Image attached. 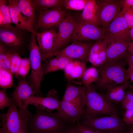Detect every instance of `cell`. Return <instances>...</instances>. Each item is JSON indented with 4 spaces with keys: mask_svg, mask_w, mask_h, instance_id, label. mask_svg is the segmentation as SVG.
I'll return each instance as SVG.
<instances>
[{
    "mask_svg": "<svg viewBox=\"0 0 133 133\" xmlns=\"http://www.w3.org/2000/svg\"><path fill=\"white\" fill-rule=\"evenodd\" d=\"M36 112L29 122L28 133H64L67 122L54 113L35 107Z\"/></svg>",
    "mask_w": 133,
    "mask_h": 133,
    "instance_id": "6da1fadb",
    "label": "cell"
},
{
    "mask_svg": "<svg viewBox=\"0 0 133 133\" xmlns=\"http://www.w3.org/2000/svg\"><path fill=\"white\" fill-rule=\"evenodd\" d=\"M86 87L87 102L83 117L85 119L100 116H111L116 113L117 108L105 95L98 92L90 85Z\"/></svg>",
    "mask_w": 133,
    "mask_h": 133,
    "instance_id": "7a4b0ae2",
    "label": "cell"
},
{
    "mask_svg": "<svg viewBox=\"0 0 133 133\" xmlns=\"http://www.w3.org/2000/svg\"><path fill=\"white\" fill-rule=\"evenodd\" d=\"M124 59L117 62H107L97 67L100 77L96 82L97 87L106 90L110 87L122 84L127 80L125 68L126 62Z\"/></svg>",
    "mask_w": 133,
    "mask_h": 133,
    "instance_id": "3957f363",
    "label": "cell"
},
{
    "mask_svg": "<svg viewBox=\"0 0 133 133\" xmlns=\"http://www.w3.org/2000/svg\"><path fill=\"white\" fill-rule=\"evenodd\" d=\"M82 124L100 133H124L126 124L116 113L87 118Z\"/></svg>",
    "mask_w": 133,
    "mask_h": 133,
    "instance_id": "277c9868",
    "label": "cell"
},
{
    "mask_svg": "<svg viewBox=\"0 0 133 133\" xmlns=\"http://www.w3.org/2000/svg\"><path fill=\"white\" fill-rule=\"evenodd\" d=\"M11 103L5 114H0V126L7 133H28L30 118L24 116L10 98Z\"/></svg>",
    "mask_w": 133,
    "mask_h": 133,
    "instance_id": "5b68a950",
    "label": "cell"
},
{
    "mask_svg": "<svg viewBox=\"0 0 133 133\" xmlns=\"http://www.w3.org/2000/svg\"><path fill=\"white\" fill-rule=\"evenodd\" d=\"M30 46V56L31 72V84L30 85L35 92L36 96L42 97L40 85L44 74L42 67V57L40 49L37 44L36 35L31 33Z\"/></svg>",
    "mask_w": 133,
    "mask_h": 133,
    "instance_id": "8992f818",
    "label": "cell"
},
{
    "mask_svg": "<svg viewBox=\"0 0 133 133\" xmlns=\"http://www.w3.org/2000/svg\"><path fill=\"white\" fill-rule=\"evenodd\" d=\"M98 6V16L100 26L105 29L122 10L124 0L96 1Z\"/></svg>",
    "mask_w": 133,
    "mask_h": 133,
    "instance_id": "52a82bcc",
    "label": "cell"
},
{
    "mask_svg": "<svg viewBox=\"0 0 133 133\" xmlns=\"http://www.w3.org/2000/svg\"><path fill=\"white\" fill-rule=\"evenodd\" d=\"M77 22L70 14L67 15L59 25L55 42L51 52L46 59L54 56V54L62 49L71 41V37Z\"/></svg>",
    "mask_w": 133,
    "mask_h": 133,
    "instance_id": "ba28073f",
    "label": "cell"
},
{
    "mask_svg": "<svg viewBox=\"0 0 133 133\" xmlns=\"http://www.w3.org/2000/svg\"><path fill=\"white\" fill-rule=\"evenodd\" d=\"M105 38L104 31L99 26L79 21L77 22L71 41L86 42Z\"/></svg>",
    "mask_w": 133,
    "mask_h": 133,
    "instance_id": "9c48e42d",
    "label": "cell"
},
{
    "mask_svg": "<svg viewBox=\"0 0 133 133\" xmlns=\"http://www.w3.org/2000/svg\"><path fill=\"white\" fill-rule=\"evenodd\" d=\"M18 78V82L14 91L9 94L16 104L20 112L25 117L30 119L32 115L27 109L26 102L35 92L25 79Z\"/></svg>",
    "mask_w": 133,
    "mask_h": 133,
    "instance_id": "30bf717a",
    "label": "cell"
},
{
    "mask_svg": "<svg viewBox=\"0 0 133 133\" xmlns=\"http://www.w3.org/2000/svg\"><path fill=\"white\" fill-rule=\"evenodd\" d=\"M130 29L123 17L122 10L103 30L105 38H110L129 43L131 40Z\"/></svg>",
    "mask_w": 133,
    "mask_h": 133,
    "instance_id": "8fae6325",
    "label": "cell"
},
{
    "mask_svg": "<svg viewBox=\"0 0 133 133\" xmlns=\"http://www.w3.org/2000/svg\"><path fill=\"white\" fill-rule=\"evenodd\" d=\"M67 14L61 7L41 11L36 29L40 28L45 31L58 27Z\"/></svg>",
    "mask_w": 133,
    "mask_h": 133,
    "instance_id": "7c38bea8",
    "label": "cell"
},
{
    "mask_svg": "<svg viewBox=\"0 0 133 133\" xmlns=\"http://www.w3.org/2000/svg\"><path fill=\"white\" fill-rule=\"evenodd\" d=\"M92 42L74 41L70 45L55 53L54 56H63L86 63Z\"/></svg>",
    "mask_w": 133,
    "mask_h": 133,
    "instance_id": "4fadbf2b",
    "label": "cell"
},
{
    "mask_svg": "<svg viewBox=\"0 0 133 133\" xmlns=\"http://www.w3.org/2000/svg\"><path fill=\"white\" fill-rule=\"evenodd\" d=\"M59 96L57 91L54 89L50 90L46 97L35 96H32L29 97L26 102L28 106L33 105L47 112H52L55 110H57L60 103Z\"/></svg>",
    "mask_w": 133,
    "mask_h": 133,
    "instance_id": "5bb4252c",
    "label": "cell"
},
{
    "mask_svg": "<svg viewBox=\"0 0 133 133\" xmlns=\"http://www.w3.org/2000/svg\"><path fill=\"white\" fill-rule=\"evenodd\" d=\"M62 100L71 103L84 112L87 102L85 86L68 83Z\"/></svg>",
    "mask_w": 133,
    "mask_h": 133,
    "instance_id": "9a60e30c",
    "label": "cell"
},
{
    "mask_svg": "<svg viewBox=\"0 0 133 133\" xmlns=\"http://www.w3.org/2000/svg\"><path fill=\"white\" fill-rule=\"evenodd\" d=\"M105 39L107 62H117L125 58L128 43L110 38Z\"/></svg>",
    "mask_w": 133,
    "mask_h": 133,
    "instance_id": "2e32d148",
    "label": "cell"
},
{
    "mask_svg": "<svg viewBox=\"0 0 133 133\" xmlns=\"http://www.w3.org/2000/svg\"><path fill=\"white\" fill-rule=\"evenodd\" d=\"M57 32L55 29L45 30L35 34L42 60H46L47 56L52 51L56 39Z\"/></svg>",
    "mask_w": 133,
    "mask_h": 133,
    "instance_id": "e0dca14e",
    "label": "cell"
},
{
    "mask_svg": "<svg viewBox=\"0 0 133 133\" xmlns=\"http://www.w3.org/2000/svg\"><path fill=\"white\" fill-rule=\"evenodd\" d=\"M56 113L58 117L67 122L74 123L82 117L84 112L71 103L62 100Z\"/></svg>",
    "mask_w": 133,
    "mask_h": 133,
    "instance_id": "ac0fdd59",
    "label": "cell"
},
{
    "mask_svg": "<svg viewBox=\"0 0 133 133\" xmlns=\"http://www.w3.org/2000/svg\"><path fill=\"white\" fill-rule=\"evenodd\" d=\"M86 63L73 59L63 69L65 78L69 81L81 79L86 69Z\"/></svg>",
    "mask_w": 133,
    "mask_h": 133,
    "instance_id": "d6986e66",
    "label": "cell"
},
{
    "mask_svg": "<svg viewBox=\"0 0 133 133\" xmlns=\"http://www.w3.org/2000/svg\"><path fill=\"white\" fill-rule=\"evenodd\" d=\"M80 21L100 26L98 16V6L96 0H88L81 15Z\"/></svg>",
    "mask_w": 133,
    "mask_h": 133,
    "instance_id": "ffe728a7",
    "label": "cell"
},
{
    "mask_svg": "<svg viewBox=\"0 0 133 133\" xmlns=\"http://www.w3.org/2000/svg\"><path fill=\"white\" fill-rule=\"evenodd\" d=\"M128 81L120 85L110 87L106 89L107 93L105 95L110 101L116 104L121 102L123 99L125 90L128 87Z\"/></svg>",
    "mask_w": 133,
    "mask_h": 133,
    "instance_id": "44dd1931",
    "label": "cell"
},
{
    "mask_svg": "<svg viewBox=\"0 0 133 133\" xmlns=\"http://www.w3.org/2000/svg\"><path fill=\"white\" fill-rule=\"evenodd\" d=\"M17 5L21 13L33 27L35 19V10L33 0H18Z\"/></svg>",
    "mask_w": 133,
    "mask_h": 133,
    "instance_id": "7402d4cb",
    "label": "cell"
},
{
    "mask_svg": "<svg viewBox=\"0 0 133 133\" xmlns=\"http://www.w3.org/2000/svg\"><path fill=\"white\" fill-rule=\"evenodd\" d=\"M18 0H8V5L13 8L16 16L21 25L22 29L25 30L35 34L36 32L33 29V27L29 23L27 19L21 13L17 5Z\"/></svg>",
    "mask_w": 133,
    "mask_h": 133,
    "instance_id": "603a6c76",
    "label": "cell"
},
{
    "mask_svg": "<svg viewBox=\"0 0 133 133\" xmlns=\"http://www.w3.org/2000/svg\"><path fill=\"white\" fill-rule=\"evenodd\" d=\"M13 31L0 27V41L11 46H16L19 45L21 42L20 40Z\"/></svg>",
    "mask_w": 133,
    "mask_h": 133,
    "instance_id": "cb8c5ba5",
    "label": "cell"
},
{
    "mask_svg": "<svg viewBox=\"0 0 133 133\" xmlns=\"http://www.w3.org/2000/svg\"><path fill=\"white\" fill-rule=\"evenodd\" d=\"M64 0H34L33 3L35 10L38 11L63 6Z\"/></svg>",
    "mask_w": 133,
    "mask_h": 133,
    "instance_id": "d4e9b609",
    "label": "cell"
},
{
    "mask_svg": "<svg viewBox=\"0 0 133 133\" xmlns=\"http://www.w3.org/2000/svg\"><path fill=\"white\" fill-rule=\"evenodd\" d=\"M0 12L2 13L3 18L2 23L0 25V27L14 30V28L11 25L13 23L11 17L9 9L5 0H0Z\"/></svg>",
    "mask_w": 133,
    "mask_h": 133,
    "instance_id": "484cf974",
    "label": "cell"
},
{
    "mask_svg": "<svg viewBox=\"0 0 133 133\" xmlns=\"http://www.w3.org/2000/svg\"><path fill=\"white\" fill-rule=\"evenodd\" d=\"M99 71L96 67L93 66L87 69L81 79L83 85H90L94 82H97L100 79Z\"/></svg>",
    "mask_w": 133,
    "mask_h": 133,
    "instance_id": "4316f807",
    "label": "cell"
},
{
    "mask_svg": "<svg viewBox=\"0 0 133 133\" xmlns=\"http://www.w3.org/2000/svg\"><path fill=\"white\" fill-rule=\"evenodd\" d=\"M12 74L9 70L0 66V86L3 89L13 86Z\"/></svg>",
    "mask_w": 133,
    "mask_h": 133,
    "instance_id": "83f0119b",
    "label": "cell"
},
{
    "mask_svg": "<svg viewBox=\"0 0 133 133\" xmlns=\"http://www.w3.org/2000/svg\"><path fill=\"white\" fill-rule=\"evenodd\" d=\"M105 39H101L93 43L91 47L88 54L87 61L94 66L97 60L99 53L103 45Z\"/></svg>",
    "mask_w": 133,
    "mask_h": 133,
    "instance_id": "f1b7e54d",
    "label": "cell"
},
{
    "mask_svg": "<svg viewBox=\"0 0 133 133\" xmlns=\"http://www.w3.org/2000/svg\"><path fill=\"white\" fill-rule=\"evenodd\" d=\"M13 52L8 51L0 45V66L9 70L10 61ZM10 71V70H9Z\"/></svg>",
    "mask_w": 133,
    "mask_h": 133,
    "instance_id": "f546056e",
    "label": "cell"
},
{
    "mask_svg": "<svg viewBox=\"0 0 133 133\" xmlns=\"http://www.w3.org/2000/svg\"><path fill=\"white\" fill-rule=\"evenodd\" d=\"M88 0H64L63 6L67 10H83Z\"/></svg>",
    "mask_w": 133,
    "mask_h": 133,
    "instance_id": "4dcf8cb0",
    "label": "cell"
},
{
    "mask_svg": "<svg viewBox=\"0 0 133 133\" xmlns=\"http://www.w3.org/2000/svg\"><path fill=\"white\" fill-rule=\"evenodd\" d=\"M31 68V65L29 58H22L17 71L15 74L16 77H20L22 79H25Z\"/></svg>",
    "mask_w": 133,
    "mask_h": 133,
    "instance_id": "1f68e13d",
    "label": "cell"
},
{
    "mask_svg": "<svg viewBox=\"0 0 133 133\" xmlns=\"http://www.w3.org/2000/svg\"><path fill=\"white\" fill-rule=\"evenodd\" d=\"M122 12L125 20L131 29L133 27V11L131 6L125 3L124 0Z\"/></svg>",
    "mask_w": 133,
    "mask_h": 133,
    "instance_id": "d6a6232c",
    "label": "cell"
},
{
    "mask_svg": "<svg viewBox=\"0 0 133 133\" xmlns=\"http://www.w3.org/2000/svg\"><path fill=\"white\" fill-rule=\"evenodd\" d=\"M121 103L122 107L126 111L133 108V92L131 89L125 93Z\"/></svg>",
    "mask_w": 133,
    "mask_h": 133,
    "instance_id": "836d02e7",
    "label": "cell"
},
{
    "mask_svg": "<svg viewBox=\"0 0 133 133\" xmlns=\"http://www.w3.org/2000/svg\"><path fill=\"white\" fill-rule=\"evenodd\" d=\"M106 48V42L105 38L104 43L99 53L97 59L94 66L96 67H99L107 62Z\"/></svg>",
    "mask_w": 133,
    "mask_h": 133,
    "instance_id": "e575fe53",
    "label": "cell"
},
{
    "mask_svg": "<svg viewBox=\"0 0 133 133\" xmlns=\"http://www.w3.org/2000/svg\"><path fill=\"white\" fill-rule=\"evenodd\" d=\"M22 59L18 53L13 52L11 59L9 70L12 74H16Z\"/></svg>",
    "mask_w": 133,
    "mask_h": 133,
    "instance_id": "d590c367",
    "label": "cell"
},
{
    "mask_svg": "<svg viewBox=\"0 0 133 133\" xmlns=\"http://www.w3.org/2000/svg\"><path fill=\"white\" fill-rule=\"evenodd\" d=\"M59 58L57 56L50 60L43 70L44 74L59 70Z\"/></svg>",
    "mask_w": 133,
    "mask_h": 133,
    "instance_id": "8d00e7d4",
    "label": "cell"
},
{
    "mask_svg": "<svg viewBox=\"0 0 133 133\" xmlns=\"http://www.w3.org/2000/svg\"><path fill=\"white\" fill-rule=\"evenodd\" d=\"M11 103L10 98L8 97L5 89L0 90V109L3 111L6 107H8Z\"/></svg>",
    "mask_w": 133,
    "mask_h": 133,
    "instance_id": "74e56055",
    "label": "cell"
},
{
    "mask_svg": "<svg viewBox=\"0 0 133 133\" xmlns=\"http://www.w3.org/2000/svg\"><path fill=\"white\" fill-rule=\"evenodd\" d=\"M126 63L128 65V68L126 70V76L127 80L130 75L133 72V54H127L125 58Z\"/></svg>",
    "mask_w": 133,
    "mask_h": 133,
    "instance_id": "f35d334b",
    "label": "cell"
},
{
    "mask_svg": "<svg viewBox=\"0 0 133 133\" xmlns=\"http://www.w3.org/2000/svg\"><path fill=\"white\" fill-rule=\"evenodd\" d=\"M123 120L126 124L133 125V108L126 111L123 114Z\"/></svg>",
    "mask_w": 133,
    "mask_h": 133,
    "instance_id": "ab89813d",
    "label": "cell"
},
{
    "mask_svg": "<svg viewBox=\"0 0 133 133\" xmlns=\"http://www.w3.org/2000/svg\"><path fill=\"white\" fill-rule=\"evenodd\" d=\"M76 130L79 133H100L83 126L79 123L74 126Z\"/></svg>",
    "mask_w": 133,
    "mask_h": 133,
    "instance_id": "60d3db41",
    "label": "cell"
},
{
    "mask_svg": "<svg viewBox=\"0 0 133 133\" xmlns=\"http://www.w3.org/2000/svg\"><path fill=\"white\" fill-rule=\"evenodd\" d=\"M64 133H79L74 126H67Z\"/></svg>",
    "mask_w": 133,
    "mask_h": 133,
    "instance_id": "b9f144b4",
    "label": "cell"
},
{
    "mask_svg": "<svg viewBox=\"0 0 133 133\" xmlns=\"http://www.w3.org/2000/svg\"><path fill=\"white\" fill-rule=\"evenodd\" d=\"M124 2L130 6H133V0H124Z\"/></svg>",
    "mask_w": 133,
    "mask_h": 133,
    "instance_id": "7bdbcfd3",
    "label": "cell"
},
{
    "mask_svg": "<svg viewBox=\"0 0 133 133\" xmlns=\"http://www.w3.org/2000/svg\"><path fill=\"white\" fill-rule=\"evenodd\" d=\"M129 80L133 83V72L130 75L128 78V80Z\"/></svg>",
    "mask_w": 133,
    "mask_h": 133,
    "instance_id": "ee69618b",
    "label": "cell"
},
{
    "mask_svg": "<svg viewBox=\"0 0 133 133\" xmlns=\"http://www.w3.org/2000/svg\"><path fill=\"white\" fill-rule=\"evenodd\" d=\"M130 35L131 40L133 41V27L130 29Z\"/></svg>",
    "mask_w": 133,
    "mask_h": 133,
    "instance_id": "f6af8a7d",
    "label": "cell"
},
{
    "mask_svg": "<svg viewBox=\"0 0 133 133\" xmlns=\"http://www.w3.org/2000/svg\"><path fill=\"white\" fill-rule=\"evenodd\" d=\"M3 19L2 14L1 12H0V25L2 24Z\"/></svg>",
    "mask_w": 133,
    "mask_h": 133,
    "instance_id": "bcb514c9",
    "label": "cell"
},
{
    "mask_svg": "<svg viewBox=\"0 0 133 133\" xmlns=\"http://www.w3.org/2000/svg\"><path fill=\"white\" fill-rule=\"evenodd\" d=\"M0 133H7L4 130L2 127H1L0 128Z\"/></svg>",
    "mask_w": 133,
    "mask_h": 133,
    "instance_id": "7dc6e473",
    "label": "cell"
},
{
    "mask_svg": "<svg viewBox=\"0 0 133 133\" xmlns=\"http://www.w3.org/2000/svg\"><path fill=\"white\" fill-rule=\"evenodd\" d=\"M133 47V41L132 42H130L128 43V47Z\"/></svg>",
    "mask_w": 133,
    "mask_h": 133,
    "instance_id": "c3c4849f",
    "label": "cell"
},
{
    "mask_svg": "<svg viewBox=\"0 0 133 133\" xmlns=\"http://www.w3.org/2000/svg\"><path fill=\"white\" fill-rule=\"evenodd\" d=\"M128 87H129L130 88V89H131L133 92V85L129 84Z\"/></svg>",
    "mask_w": 133,
    "mask_h": 133,
    "instance_id": "681fc988",
    "label": "cell"
},
{
    "mask_svg": "<svg viewBox=\"0 0 133 133\" xmlns=\"http://www.w3.org/2000/svg\"><path fill=\"white\" fill-rule=\"evenodd\" d=\"M132 7V9L133 11V6H131Z\"/></svg>",
    "mask_w": 133,
    "mask_h": 133,
    "instance_id": "f907efd6",
    "label": "cell"
},
{
    "mask_svg": "<svg viewBox=\"0 0 133 133\" xmlns=\"http://www.w3.org/2000/svg\"><path fill=\"white\" fill-rule=\"evenodd\" d=\"M133 133V131L131 132H130V133Z\"/></svg>",
    "mask_w": 133,
    "mask_h": 133,
    "instance_id": "816d5d0a",
    "label": "cell"
},
{
    "mask_svg": "<svg viewBox=\"0 0 133 133\" xmlns=\"http://www.w3.org/2000/svg\"></svg>",
    "mask_w": 133,
    "mask_h": 133,
    "instance_id": "f5cc1de1",
    "label": "cell"
}]
</instances>
